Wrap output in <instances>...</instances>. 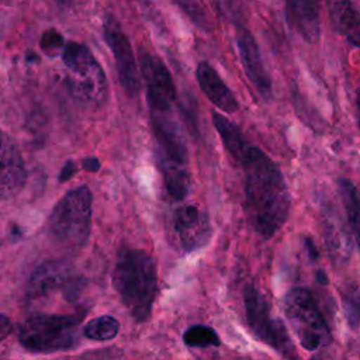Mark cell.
Listing matches in <instances>:
<instances>
[{"label": "cell", "instance_id": "19", "mask_svg": "<svg viewBox=\"0 0 360 360\" xmlns=\"http://www.w3.org/2000/svg\"><path fill=\"white\" fill-rule=\"evenodd\" d=\"M339 194L343 201V208L347 215L350 231L360 250V193L357 187L347 179L338 181Z\"/></svg>", "mask_w": 360, "mask_h": 360}, {"label": "cell", "instance_id": "10", "mask_svg": "<svg viewBox=\"0 0 360 360\" xmlns=\"http://www.w3.org/2000/svg\"><path fill=\"white\" fill-rule=\"evenodd\" d=\"M103 35L114 55L122 89L128 96H136L141 90V77L128 37L122 32L120 24L111 17L104 21Z\"/></svg>", "mask_w": 360, "mask_h": 360}, {"label": "cell", "instance_id": "11", "mask_svg": "<svg viewBox=\"0 0 360 360\" xmlns=\"http://www.w3.org/2000/svg\"><path fill=\"white\" fill-rule=\"evenodd\" d=\"M173 229L186 253L204 248L212 235L208 214L195 205H181L174 210Z\"/></svg>", "mask_w": 360, "mask_h": 360}, {"label": "cell", "instance_id": "30", "mask_svg": "<svg viewBox=\"0 0 360 360\" xmlns=\"http://www.w3.org/2000/svg\"><path fill=\"white\" fill-rule=\"evenodd\" d=\"M356 107L359 112V127H360V89L357 90V96H356Z\"/></svg>", "mask_w": 360, "mask_h": 360}, {"label": "cell", "instance_id": "20", "mask_svg": "<svg viewBox=\"0 0 360 360\" xmlns=\"http://www.w3.org/2000/svg\"><path fill=\"white\" fill-rule=\"evenodd\" d=\"M120 322L111 315H103L91 319L83 328V335L91 340H111L118 335Z\"/></svg>", "mask_w": 360, "mask_h": 360}, {"label": "cell", "instance_id": "8", "mask_svg": "<svg viewBox=\"0 0 360 360\" xmlns=\"http://www.w3.org/2000/svg\"><path fill=\"white\" fill-rule=\"evenodd\" d=\"M84 281L73 274L72 267L65 262H45L31 276L27 285V300L39 304L56 294L66 301H76L83 290Z\"/></svg>", "mask_w": 360, "mask_h": 360}, {"label": "cell", "instance_id": "5", "mask_svg": "<svg viewBox=\"0 0 360 360\" xmlns=\"http://www.w3.org/2000/svg\"><path fill=\"white\" fill-rule=\"evenodd\" d=\"M82 314H35L20 326V343L34 353H53L72 349L77 342Z\"/></svg>", "mask_w": 360, "mask_h": 360}, {"label": "cell", "instance_id": "9", "mask_svg": "<svg viewBox=\"0 0 360 360\" xmlns=\"http://www.w3.org/2000/svg\"><path fill=\"white\" fill-rule=\"evenodd\" d=\"M141 75L146 84L149 111L174 110L177 101L176 86L166 65L148 51L139 53Z\"/></svg>", "mask_w": 360, "mask_h": 360}, {"label": "cell", "instance_id": "24", "mask_svg": "<svg viewBox=\"0 0 360 360\" xmlns=\"http://www.w3.org/2000/svg\"><path fill=\"white\" fill-rule=\"evenodd\" d=\"M60 45H62V37L58 32L49 31V32L44 34L42 41H41V46L44 51H46V52L55 51V49H59Z\"/></svg>", "mask_w": 360, "mask_h": 360}, {"label": "cell", "instance_id": "25", "mask_svg": "<svg viewBox=\"0 0 360 360\" xmlns=\"http://www.w3.org/2000/svg\"><path fill=\"white\" fill-rule=\"evenodd\" d=\"M13 330V323L7 315L0 314V342H3Z\"/></svg>", "mask_w": 360, "mask_h": 360}, {"label": "cell", "instance_id": "16", "mask_svg": "<svg viewBox=\"0 0 360 360\" xmlns=\"http://www.w3.org/2000/svg\"><path fill=\"white\" fill-rule=\"evenodd\" d=\"M335 28L354 46L360 48V11L350 0H326Z\"/></svg>", "mask_w": 360, "mask_h": 360}, {"label": "cell", "instance_id": "21", "mask_svg": "<svg viewBox=\"0 0 360 360\" xmlns=\"http://www.w3.org/2000/svg\"><path fill=\"white\" fill-rule=\"evenodd\" d=\"M183 342L188 347L207 349V347H219L221 340L218 333L207 325H193L183 333Z\"/></svg>", "mask_w": 360, "mask_h": 360}, {"label": "cell", "instance_id": "2", "mask_svg": "<svg viewBox=\"0 0 360 360\" xmlns=\"http://www.w3.org/2000/svg\"><path fill=\"white\" fill-rule=\"evenodd\" d=\"M111 278L131 316L138 322L146 321L158 292V269L153 257L142 249H122Z\"/></svg>", "mask_w": 360, "mask_h": 360}, {"label": "cell", "instance_id": "18", "mask_svg": "<svg viewBox=\"0 0 360 360\" xmlns=\"http://www.w3.org/2000/svg\"><path fill=\"white\" fill-rule=\"evenodd\" d=\"M159 169L167 194L176 201L184 200L190 188L188 166L170 162H159Z\"/></svg>", "mask_w": 360, "mask_h": 360}, {"label": "cell", "instance_id": "22", "mask_svg": "<svg viewBox=\"0 0 360 360\" xmlns=\"http://www.w3.org/2000/svg\"><path fill=\"white\" fill-rule=\"evenodd\" d=\"M198 27L207 28V17L197 0H173Z\"/></svg>", "mask_w": 360, "mask_h": 360}, {"label": "cell", "instance_id": "23", "mask_svg": "<svg viewBox=\"0 0 360 360\" xmlns=\"http://www.w3.org/2000/svg\"><path fill=\"white\" fill-rule=\"evenodd\" d=\"M345 314L350 328L354 329L360 326V291L345 298Z\"/></svg>", "mask_w": 360, "mask_h": 360}, {"label": "cell", "instance_id": "28", "mask_svg": "<svg viewBox=\"0 0 360 360\" xmlns=\"http://www.w3.org/2000/svg\"><path fill=\"white\" fill-rule=\"evenodd\" d=\"M305 246H307V250H308L309 256L315 260V257L318 256V252H316L315 245H314V242H312V239H311V238H307V240H305Z\"/></svg>", "mask_w": 360, "mask_h": 360}, {"label": "cell", "instance_id": "17", "mask_svg": "<svg viewBox=\"0 0 360 360\" xmlns=\"http://www.w3.org/2000/svg\"><path fill=\"white\" fill-rule=\"evenodd\" d=\"M212 122L215 129L219 134V138L222 141L225 150L232 158V160L238 162L250 142L246 139L242 129L236 124L229 121L226 117H224L222 114L217 111L212 112Z\"/></svg>", "mask_w": 360, "mask_h": 360}, {"label": "cell", "instance_id": "14", "mask_svg": "<svg viewBox=\"0 0 360 360\" xmlns=\"http://www.w3.org/2000/svg\"><path fill=\"white\" fill-rule=\"evenodd\" d=\"M285 13L288 24L305 42L319 41V0H285Z\"/></svg>", "mask_w": 360, "mask_h": 360}, {"label": "cell", "instance_id": "6", "mask_svg": "<svg viewBox=\"0 0 360 360\" xmlns=\"http://www.w3.org/2000/svg\"><path fill=\"white\" fill-rule=\"evenodd\" d=\"M284 312L291 330L304 350L315 352L332 342L328 322L308 288H291L285 295Z\"/></svg>", "mask_w": 360, "mask_h": 360}, {"label": "cell", "instance_id": "7", "mask_svg": "<svg viewBox=\"0 0 360 360\" xmlns=\"http://www.w3.org/2000/svg\"><path fill=\"white\" fill-rule=\"evenodd\" d=\"M243 304L246 321L255 338L283 357L294 356V345L287 333L285 325L278 318L271 316L269 302L253 284L245 285Z\"/></svg>", "mask_w": 360, "mask_h": 360}, {"label": "cell", "instance_id": "27", "mask_svg": "<svg viewBox=\"0 0 360 360\" xmlns=\"http://www.w3.org/2000/svg\"><path fill=\"white\" fill-rule=\"evenodd\" d=\"M83 167L89 172H97L100 169V162L96 158H87L83 160Z\"/></svg>", "mask_w": 360, "mask_h": 360}, {"label": "cell", "instance_id": "1", "mask_svg": "<svg viewBox=\"0 0 360 360\" xmlns=\"http://www.w3.org/2000/svg\"><path fill=\"white\" fill-rule=\"evenodd\" d=\"M243 170V211L253 231L264 239L278 232L290 214L284 176L273 159L249 143L239 160Z\"/></svg>", "mask_w": 360, "mask_h": 360}, {"label": "cell", "instance_id": "31", "mask_svg": "<svg viewBox=\"0 0 360 360\" xmlns=\"http://www.w3.org/2000/svg\"><path fill=\"white\" fill-rule=\"evenodd\" d=\"M53 1L59 6H69L72 3V0H53Z\"/></svg>", "mask_w": 360, "mask_h": 360}, {"label": "cell", "instance_id": "12", "mask_svg": "<svg viewBox=\"0 0 360 360\" xmlns=\"http://www.w3.org/2000/svg\"><path fill=\"white\" fill-rule=\"evenodd\" d=\"M27 170L15 141L0 129V201L14 198L24 187Z\"/></svg>", "mask_w": 360, "mask_h": 360}, {"label": "cell", "instance_id": "26", "mask_svg": "<svg viewBox=\"0 0 360 360\" xmlns=\"http://www.w3.org/2000/svg\"><path fill=\"white\" fill-rule=\"evenodd\" d=\"M76 170H77L76 165L69 160V162L63 166V169H62V172H60V174H59V180H60V181H66L68 179H70V177L73 176V173H75Z\"/></svg>", "mask_w": 360, "mask_h": 360}, {"label": "cell", "instance_id": "3", "mask_svg": "<svg viewBox=\"0 0 360 360\" xmlns=\"http://www.w3.org/2000/svg\"><path fill=\"white\" fill-rule=\"evenodd\" d=\"M93 195L87 186H79L66 193L48 218V233L65 249L82 248L91 228Z\"/></svg>", "mask_w": 360, "mask_h": 360}, {"label": "cell", "instance_id": "29", "mask_svg": "<svg viewBox=\"0 0 360 360\" xmlns=\"http://www.w3.org/2000/svg\"><path fill=\"white\" fill-rule=\"evenodd\" d=\"M316 278H318V281L322 283V284H326V283H328V278H326V276H325L323 271H319V273L316 274Z\"/></svg>", "mask_w": 360, "mask_h": 360}, {"label": "cell", "instance_id": "13", "mask_svg": "<svg viewBox=\"0 0 360 360\" xmlns=\"http://www.w3.org/2000/svg\"><path fill=\"white\" fill-rule=\"evenodd\" d=\"M236 44L239 49L240 62L248 79L250 80V83L253 84V87L256 89L262 98L271 100V80L262 60V55L255 37L245 27H239L236 30Z\"/></svg>", "mask_w": 360, "mask_h": 360}, {"label": "cell", "instance_id": "15", "mask_svg": "<svg viewBox=\"0 0 360 360\" xmlns=\"http://www.w3.org/2000/svg\"><path fill=\"white\" fill-rule=\"evenodd\" d=\"M195 79L201 91L218 110L229 114L239 110L236 97L208 62H200L197 65Z\"/></svg>", "mask_w": 360, "mask_h": 360}, {"label": "cell", "instance_id": "4", "mask_svg": "<svg viewBox=\"0 0 360 360\" xmlns=\"http://www.w3.org/2000/svg\"><path fill=\"white\" fill-rule=\"evenodd\" d=\"M66 68V87L70 96L90 107L101 105L108 96L105 73L90 49L77 42H68L62 52Z\"/></svg>", "mask_w": 360, "mask_h": 360}]
</instances>
